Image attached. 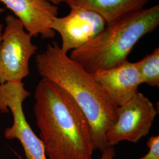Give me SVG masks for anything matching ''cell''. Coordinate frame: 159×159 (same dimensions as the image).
<instances>
[{
	"mask_svg": "<svg viewBox=\"0 0 159 159\" xmlns=\"http://www.w3.org/2000/svg\"><path fill=\"white\" fill-rule=\"evenodd\" d=\"M34 97L36 124L47 159H93L89 122L68 92L41 79Z\"/></svg>",
	"mask_w": 159,
	"mask_h": 159,
	"instance_id": "6da1fadb",
	"label": "cell"
},
{
	"mask_svg": "<svg viewBox=\"0 0 159 159\" xmlns=\"http://www.w3.org/2000/svg\"><path fill=\"white\" fill-rule=\"evenodd\" d=\"M35 63L42 79L62 87L79 105L90 125L93 149L102 152L108 146L106 134L117 119L118 106L92 74L64 52L56 42L37 54Z\"/></svg>",
	"mask_w": 159,
	"mask_h": 159,
	"instance_id": "7a4b0ae2",
	"label": "cell"
},
{
	"mask_svg": "<svg viewBox=\"0 0 159 159\" xmlns=\"http://www.w3.org/2000/svg\"><path fill=\"white\" fill-rule=\"evenodd\" d=\"M159 25V5L124 17L94 39L71 51L70 56L90 74L113 68L127 61L137 43Z\"/></svg>",
	"mask_w": 159,
	"mask_h": 159,
	"instance_id": "3957f363",
	"label": "cell"
},
{
	"mask_svg": "<svg viewBox=\"0 0 159 159\" xmlns=\"http://www.w3.org/2000/svg\"><path fill=\"white\" fill-rule=\"evenodd\" d=\"M0 44V84L22 81L30 74V60L38 49L16 17L8 14Z\"/></svg>",
	"mask_w": 159,
	"mask_h": 159,
	"instance_id": "277c9868",
	"label": "cell"
},
{
	"mask_svg": "<svg viewBox=\"0 0 159 159\" xmlns=\"http://www.w3.org/2000/svg\"><path fill=\"white\" fill-rule=\"evenodd\" d=\"M30 96L22 81H10L0 84V111L13 117L11 127L4 131L7 139H17L23 146L27 159H47L45 148L40 138L34 133L23 111L24 100Z\"/></svg>",
	"mask_w": 159,
	"mask_h": 159,
	"instance_id": "5b68a950",
	"label": "cell"
},
{
	"mask_svg": "<svg viewBox=\"0 0 159 159\" xmlns=\"http://www.w3.org/2000/svg\"><path fill=\"white\" fill-rule=\"evenodd\" d=\"M157 114L153 103L138 92L129 102L118 107L117 119L106 134L108 146L123 141L137 143L148 134Z\"/></svg>",
	"mask_w": 159,
	"mask_h": 159,
	"instance_id": "8992f818",
	"label": "cell"
},
{
	"mask_svg": "<svg viewBox=\"0 0 159 159\" xmlns=\"http://www.w3.org/2000/svg\"><path fill=\"white\" fill-rule=\"evenodd\" d=\"M107 23L95 12L81 8H71L66 17H56L52 29L61 38V50L67 54L85 45L102 33Z\"/></svg>",
	"mask_w": 159,
	"mask_h": 159,
	"instance_id": "52a82bcc",
	"label": "cell"
},
{
	"mask_svg": "<svg viewBox=\"0 0 159 159\" xmlns=\"http://www.w3.org/2000/svg\"><path fill=\"white\" fill-rule=\"evenodd\" d=\"M13 12L32 37L52 39L56 32L52 23L58 14V7L48 0H0Z\"/></svg>",
	"mask_w": 159,
	"mask_h": 159,
	"instance_id": "ba28073f",
	"label": "cell"
},
{
	"mask_svg": "<svg viewBox=\"0 0 159 159\" xmlns=\"http://www.w3.org/2000/svg\"><path fill=\"white\" fill-rule=\"evenodd\" d=\"M92 75L118 107L135 96L142 84L137 62L126 61L113 68L97 71Z\"/></svg>",
	"mask_w": 159,
	"mask_h": 159,
	"instance_id": "9c48e42d",
	"label": "cell"
},
{
	"mask_svg": "<svg viewBox=\"0 0 159 159\" xmlns=\"http://www.w3.org/2000/svg\"><path fill=\"white\" fill-rule=\"evenodd\" d=\"M152 0H64L70 8H81L95 12L110 25L144 8Z\"/></svg>",
	"mask_w": 159,
	"mask_h": 159,
	"instance_id": "30bf717a",
	"label": "cell"
},
{
	"mask_svg": "<svg viewBox=\"0 0 159 159\" xmlns=\"http://www.w3.org/2000/svg\"><path fill=\"white\" fill-rule=\"evenodd\" d=\"M141 83L151 87L159 86V48L137 62Z\"/></svg>",
	"mask_w": 159,
	"mask_h": 159,
	"instance_id": "8fae6325",
	"label": "cell"
},
{
	"mask_svg": "<svg viewBox=\"0 0 159 159\" xmlns=\"http://www.w3.org/2000/svg\"><path fill=\"white\" fill-rule=\"evenodd\" d=\"M149 148L148 153L139 159H159V136H152L147 142Z\"/></svg>",
	"mask_w": 159,
	"mask_h": 159,
	"instance_id": "7c38bea8",
	"label": "cell"
},
{
	"mask_svg": "<svg viewBox=\"0 0 159 159\" xmlns=\"http://www.w3.org/2000/svg\"><path fill=\"white\" fill-rule=\"evenodd\" d=\"M102 156L100 159H114L116 155V152L114 146H108L102 152Z\"/></svg>",
	"mask_w": 159,
	"mask_h": 159,
	"instance_id": "4fadbf2b",
	"label": "cell"
},
{
	"mask_svg": "<svg viewBox=\"0 0 159 159\" xmlns=\"http://www.w3.org/2000/svg\"><path fill=\"white\" fill-rule=\"evenodd\" d=\"M48 1H49L50 2H51V3H52L54 5H56V6L64 1V0H48Z\"/></svg>",
	"mask_w": 159,
	"mask_h": 159,
	"instance_id": "5bb4252c",
	"label": "cell"
},
{
	"mask_svg": "<svg viewBox=\"0 0 159 159\" xmlns=\"http://www.w3.org/2000/svg\"><path fill=\"white\" fill-rule=\"evenodd\" d=\"M2 24H0V44L1 42V37H2Z\"/></svg>",
	"mask_w": 159,
	"mask_h": 159,
	"instance_id": "9a60e30c",
	"label": "cell"
},
{
	"mask_svg": "<svg viewBox=\"0 0 159 159\" xmlns=\"http://www.w3.org/2000/svg\"><path fill=\"white\" fill-rule=\"evenodd\" d=\"M4 10H5L4 8H0V14L4 11Z\"/></svg>",
	"mask_w": 159,
	"mask_h": 159,
	"instance_id": "2e32d148",
	"label": "cell"
}]
</instances>
